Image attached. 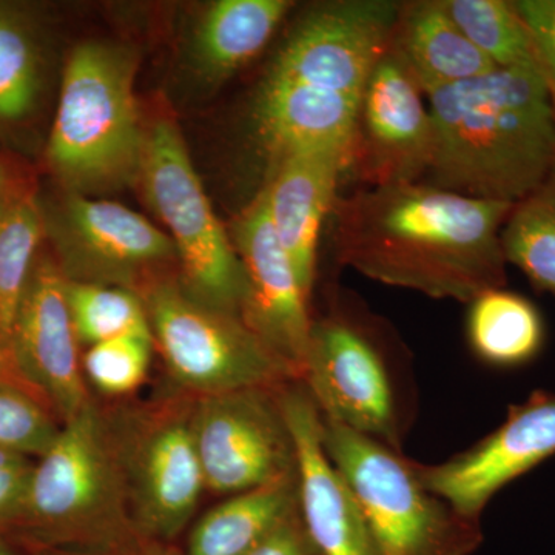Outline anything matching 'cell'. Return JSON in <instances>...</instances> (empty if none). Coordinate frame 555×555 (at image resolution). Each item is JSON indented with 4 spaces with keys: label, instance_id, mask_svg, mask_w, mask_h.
<instances>
[{
    "label": "cell",
    "instance_id": "cell-1",
    "mask_svg": "<svg viewBox=\"0 0 555 555\" xmlns=\"http://www.w3.org/2000/svg\"><path fill=\"white\" fill-rule=\"evenodd\" d=\"M513 207L425 182L360 189L332 210L338 261L386 286L469 305L506 287L502 229Z\"/></svg>",
    "mask_w": 555,
    "mask_h": 555
},
{
    "label": "cell",
    "instance_id": "cell-2",
    "mask_svg": "<svg viewBox=\"0 0 555 555\" xmlns=\"http://www.w3.org/2000/svg\"><path fill=\"white\" fill-rule=\"evenodd\" d=\"M434 150L422 182L517 204L555 163V107L542 72L494 68L426 94Z\"/></svg>",
    "mask_w": 555,
    "mask_h": 555
},
{
    "label": "cell",
    "instance_id": "cell-3",
    "mask_svg": "<svg viewBox=\"0 0 555 555\" xmlns=\"http://www.w3.org/2000/svg\"><path fill=\"white\" fill-rule=\"evenodd\" d=\"M25 545L105 550L145 540L131 517L112 406L94 397L35 463L14 534ZM149 540V539H147Z\"/></svg>",
    "mask_w": 555,
    "mask_h": 555
},
{
    "label": "cell",
    "instance_id": "cell-4",
    "mask_svg": "<svg viewBox=\"0 0 555 555\" xmlns=\"http://www.w3.org/2000/svg\"><path fill=\"white\" fill-rule=\"evenodd\" d=\"M138 53L116 42H83L69 54L47 156L72 193L138 181L145 137L134 78Z\"/></svg>",
    "mask_w": 555,
    "mask_h": 555
},
{
    "label": "cell",
    "instance_id": "cell-5",
    "mask_svg": "<svg viewBox=\"0 0 555 555\" xmlns=\"http://www.w3.org/2000/svg\"><path fill=\"white\" fill-rule=\"evenodd\" d=\"M323 418V444L356 496L378 555H473L483 543L470 520L433 494L400 451Z\"/></svg>",
    "mask_w": 555,
    "mask_h": 555
},
{
    "label": "cell",
    "instance_id": "cell-6",
    "mask_svg": "<svg viewBox=\"0 0 555 555\" xmlns=\"http://www.w3.org/2000/svg\"><path fill=\"white\" fill-rule=\"evenodd\" d=\"M139 295L155 350L178 392L199 398L299 382L243 318L204 305L178 278H156Z\"/></svg>",
    "mask_w": 555,
    "mask_h": 555
},
{
    "label": "cell",
    "instance_id": "cell-7",
    "mask_svg": "<svg viewBox=\"0 0 555 555\" xmlns=\"http://www.w3.org/2000/svg\"><path fill=\"white\" fill-rule=\"evenodd\" d=\"M195 400L171 390L112 406L131 517L144 539L179 543L206 491L193 433Z\"/></svg>",
    "mask_w": 555,
    "mask_h": 555
},
{
    "label": "cell",
    "instance_id": "cell-8",
    "mask_svg": "<svg viewBox=\"0 0 555 555\" xmlns=\"http://www.w3.org/2000/svg\"><path fill=\"white\" fill-rule=\"evenodd\" d=\"M138 182L149 206L170 230L181 286L204 305L241 317L246 299L243 262L173 120L160 119L147 131Z\"/></svg>",
    "mask_w": 555,
    "mask_h": 555
},
{
    "label": "cell",
    "instance_id": "cell-9",
    "mask_svg": "<svg viewBox=\"0 0 555 555\" xmlns=\"http://www.w3.org/2000/svg\"><path fill=\"white\" fill-rule=\"evenodd\" d=\"M283 386L196 398L193 433L206 491L230 496L297 474Z\"/></svg>",
    "mask_w": 555,
    "mask_h": 555
},
{
    "label": "cell",
    "instance_id": "cell-10",
    "mask_svg": "<svg viewBox=\"0 0 555 555\" xmlns=\"http://www.w3.org/2000/svg\"><path fill=\"white\" fill-rule=\"evenodd\" d=\"M403 3L335 0L297 22L262 83H295L360 100L392 43Z\"/></svg>",
    "mask_w": 555,
    "mask_h": 555
},
{
    "label": "cell",
    "instance_id": "cell-11",
    "mask_svg": "<svg viewBox=\"0 0 555 555\" xmlns=\"http://www.w3.org/2000/svg\"><path fill=\"white\" fill-rule=\"evenodd\" d=\"M301 383L326 418L400 451L396 386L382 349L346 315L313 320Z\"/></svg>",
    "mask_w": 555,
    "mask_h": 555
},
{
    "label": "cell",
    "instance_id": "cell-12",
    "mask_svg": "<svg viewBox=\"0 0 555 555\" xmlns=\"http://www.w3.org/2000/svg\"><path fill=\"white\" fill-rule=\"evenodd\" d=\"M80 360L65 276L56 259L40 257L22 295L3 375L30 390L64 425L94 398Z\"/></svg>",
    "mask_w": 555,
    "mask_h": 555
},
{
    "label": "cell",
    "instance_id": "cell-13",
    "mask_svg": "<svg viewBox=\"0 0 555 555\" xmlns=\"http://www.w3.org/2000/svg\"><path fill=\"white\" fill-rule=\"evenodd\" d=\"M56 259L65 280L141 292L160 266L178 261L169 235L113 201L72 193L54 222Z\"/></svg>",
    "mask_w": 555,
    "mask_h": 555
},
{
    "label": "cell",
    "instance_id": "cell-14",
    "mask_svg": "<svg viewBox=\"0 0 555 555\" xmlns=\"http://www.w3.org/2000/svg\"><path fill=\"white\" fill-rule=\"evenodd\" d=\"M425 94L387 51L358 104L349 170L366 188L422 182L433 160L434 130Z\"/></svg>",
    "mask_w": 555,
    "mask_h": 555
},
{
    "label": "cell",
    "instance_id": "cell-15",
    "mask_svg": "<svg viewBox=\"0 0 555 555\" xmlns=\"http://www.w3.org/2000/svg\"><path fill=\"white\" fill-rule=\"evenodd\" d=\"M555 455V392L537 390L507 409L505 422L473 448L440 465L415 470L456 513L481 521L489 500L511 481Z\"/></svg>",
    "mask_w": 555,
    "mask_h": 555
},
{
    "label": "cell",
    "instance_id": "cell-16",
    "mask_svg": "<svg viewBox=\"0 0 555 555\" xmlns=\"http://www.w3.org/2000/svg\"><path fill=\"white\" fill-rule=\"evenodd\" d=\"M230 236L246 275L241 318L301 382L313 323L310 298L278 240L261 192L235 219Z\"/></svg>",
    "mask_w": 555,
    "mask_h": 555
},
{
    "label": "cell",
    "instance_id": "cell-17",
    "mask_svg": "<svg viewBox=\"0 0 555 555\" xmlns=\"http://www.w3.org/2000/svg\"><path fill=\"white\" fill-rule=\"evenodd\" d=\"M295 452L299 516L321 555H378L356 496L323 444V418L301 382L281 387Z\"/></svg>",
    "mask_w": 555,
    "mask_h": 555
},
{
    "label": "cell",
    "instance_id": "cell-18",
    "mask_svg": "<svg viewBox=\"0 0 555 555\" xmlns=\"http://www.w3.org/2000/svg\"><path fill=\"white\" fill-rule=\"evenodd\" d=\"M352 144L294 150L269 160L259 192L281 246L310 298L317 276L318 241L324 219L337 203V189L349 170Z\"/></svg>",
    "mask_w": 555,
    "mask_h": 555
},
{
    "label": "cell",
    "instance_id": "cell-19",
    "mask_svg": "<svg viewBox=\"0 0 555 555\" xmlns=\"http://www.w3.org/2000/svg\"><path fill=\"white\" fill-rule=\"evenodd\" d=\"M357 98L295 86L262 83L254 107L255 131L273 159L294 150L352 144Z\"/></svg>",
    "mask_w": 555,
    "mask_h": 555
},
{
    "label": "cell",
    "instance_id": "cell-20",
    "mask_svg": "<svg viewBox=\"0 0 555 555\" xmlns=\"http://www.w3.org/2000/svg\"><path fill=\"white\" fill-rule=\"evenodd\" d=\"M390 51L425 98L496 68L456 27L443 0L403 3Z\"/></svg>",
    "mask_w": 555,
    "mask_h": 555
},
{
    "label": "cell",
    "instance_id": "cell-21",
    "mask_svg": "<svg viewBox=\"0 0 555 555\" xmlns=\"http://www.w3.org/2000/svg\"><path fill=\"white\" fill-rule=\"evenodd\" d=\"M299 509L297 474L225 496L190 529L184 555H247Z\"/></svg>",
    "mask_w": 555,
    "mask_h": 555
},
{
    "label": "cell",
    "instance_id": "cell-22",
    "mask_svg": "<svg viewBox=\"0 0 555 555\" xmlns=\"http://www.w3.org/2000/svg\"><path fill=\"white\" fill-rule=\"evenodd\" d=\"M294 3L288 0H219L195 31L192 60L210 82L228 79L264 50Z\"/></svg>",
    "mask_w": 555,
    "mask_h": 555
},
{
    "label": "cell",
    "instance_id": "cell-23",
    "mask_svg": "<svg viewBox=\"0 0 555 555\" xmlns=\"http://www.w3.org/2000/svg\"><path fill=\"white\" fill-rule=\"evenodd\" d=\"M467 339L485 363L518 367L539 356L545 326L539 310L524 295L494 288L469 302Z\"/></svg>",
    "mask_w": 555,
    "mask_h": 555
},
{
    "label": "cell",
    "instance_id": "cell-24",
    "mask_svg": "<svg viewBox=\"0 0 555 555\" xmlns=\"http://www.w3.org/2000/svg\"><path fill=\"white\" fill-rule=\"evenodd\" d=\"M507 264L539 291L555 295V163L542 184L514 204L502 229Z\"/></svg>",
    "mask_w": 555,
    "mask_h": 555
},
{
    "label": "cell",
    "instance_id": "cell-25",
    "mask_svg": "<svg viewBox=\"0 0 555 555\" xmlns=\"http://www.w3.org/2000/svg\"><path fill=\"white\" fill-rule=\"evenodd\" d=\"M43 232L46 217L33 192L0 211V350L3 366L11 331Z\"/></svg>",
    "mask_w": 555,
    "mask_h": 555
},
{
    "label": "cell",
    "instance_id": "cell-26",
    "mask_svg": "<svg viewBox=\"0 0 555 555\" xmlns=\"http://www.w3.org/2000/svg\"><path fill=\"white\" fill-rule=\"evenodd\" d=\"M456 27L496 68H535L534 47L507 0H443Z\"/></svg>",
    "mask_w": 555,
    "mask_h": 555
},
{
    "label": "cell",
    "instance_id": "cell-27",
    "mask_svg": "<svg viewBox=\"0 0 555 555\" xmlns=\"http://www.w3.org/2000/svg\"><path fill=\"white\" fill-rule=\"evenodd\" d=\"M65 297L80 347L130 334H152L138 292L65 280Z\"/></svg>",
    "mask_w": 555,
    "mask_h": 555
},
{
    "label": "cell",
    "instance_id": "cell-28",
    "mask_svg": "<svg viewBox=\"0 0 555 555\" xmlns=\"http://www.w3.org/2000/svg\"><path fill=\"white\" fill-rule=\"evenodd\" d=\"M152 334H130L87 347L82 372L87 385L105 398H126L147 379L155 353Z\"/></svg>",
    "mask_w": 555,
    "mask_h": 555
},
{
    "label": "cell",
    "instance_id": "cell-29",
    "mask_svg": "<svg viewBox=\"0 0 555 555\" xmlns=\"http://www.w3.org/2000/svg\"><path fill=\"white\" fill-rule=\"evenodd\" d=\"M39 62L28 31L0 9V120H20L35 105Z\"/></svg>",
    "mask_w": 555,
    "mask_h": 555
},
{
    "label": "cell",
    "instance_id": "cell-30",
    "mask_svg": "<svg viewBox=\"0 0 555 555\" xmlns=\"http://www.w3.org/2000/svg\"><path fill=\"white\" fill-rule=\"evenodd\" d=\"M61 426L30 390L0 374V449L39 459L60 436Z\"/></svg>",
    "mask_w": 555,
    "mask_h": 555
},
{
    "label": "cell",
    "instance_id": "cell-31",
    "mask_svg": "<svg viewBox=\"0 0 555 555\" xmlns=\"http://www.w3.org/2000/svg\"><path fill=\"white\" fill-rule=\"evenodd\" d=\"M35 463L31 456L0 449V535H13L20 524Z\"/></svg>",
    "mask_w": 555,
    "mask_h": 555
},
{
    "label": "cell",
    "instance_id": "cell-32",
    "mask_svg": "<svg viewBox=\"0 0 555 555\" xmlns=\"http://www.w3.org/2000/svg\"><path fill=\"white\" fill-rule=\"evenodd\" d=\"M555 107V0H514Z\"/></svg>",
    "mask_w": 555,
    "mask_h": 555
},
{
    "label": "cell",
    "instance_id": "cell-33",
    "mask_svg": "<svg viewBox=\"0 0 555 555\" xmlns=\"http://www.w3.org/2000/svg\"><path fill=\"white\" fill-rule=\"evenodd\" d=\"M247 555H321L298 513L284 521Z\"/></svg>",
    "mask_w": 555,
    "mask_h": 555
},
{
    "label": "cell",
    "instance_id": "cell-34",
    "mask_svg": "<svg viewBox=\"0 0 555 555\" xmlns=\"http://www.w3.org/2000/svg\"><path fill=\"white\" fill-rule=\"evenodd\" d=\"M22 543V542H21ZM25 545V543H24ZM30 555H184L179 543H163L155 540H142L134 545L105 547V550H80V547H54L25 545Z\"/></svg>",
    "mask_w": 555,
    "mask_h": 555
},
{
    "label": "cell",
    "instance_id": "cell-35",
    "mask_svg": "<svg viewBox=\"0 0 555 555\" xmlns=\"http://www.w3.org/2000/svg\"><path fill=\"white\" fill-rule=\"evenodd\" d=\"M27 193H30V190L25 189L17 171L5 159H0V211L5 210Z\"/></svg>",
    "mask_w": 555,
    "mask_h": 555
},
{
    "label": "cell",
    "instance_id": "cell-36",
    "mask_svg": "<svg viewBox=\"0 0 555 555\" xmlns=\"http://www.w3.org/2000/svg\"><path fill=\"white\" fill-rule=\"evenodd\" d=\"M0 555H30L27 546L10 535H0Z\"/></svg>",
    "mask_w": 555,
    "mask_h": 555
},
{
    "label": "cell",
    "instance_id": "cell-37",
    "mask_svg": "<svg viewBox=\"0 0 555 555\" xmlns=\"http://www.w3.org/2000/svg\"><path fill=\"white\" fill-rule=\"evenodd\" d=\"M3 369H5V366H3L2 350H0V374H2V375H3Z\"/></svg>",
    "mask_w": 555,
    "mask_h": 555
}]
</instances>
